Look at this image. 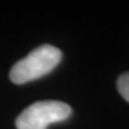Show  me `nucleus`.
Masks as SVG:
<instances>
[{
	"label": "nucleus",
	"mask_w": 129,
	"mask_h": 129,
	"mask_svg": "<svg viewBox=\"0 0 129 129\" xmlns=\"http://www.w3.org/2000/svg\"><path fill=\"white\" fill-rule=\"evenodd\" d=\"M61 59L62 53L59 48L50 44L40 46L13 64L10 71V79L17 85L34 81L50 73Z\"/></svg>",
	"instance_id": "obj_1"
},
{
	"label": "nucleus",
	"mask_w": 129,
	"mask_h": 129,
	"mask_svg": "<svg viewBox=\"0 0 129 129\" xmlns=\"http://www.w3.org/2000/svg\"><path fill=\"white\" fill-rule=\"evenodd\" d=\"M72 115V108L60 101H40L22 111L16 120L17 129H47Z\"/></svg>",
	"instance_id": "obj_2"
},
{
	"label": "nucleus",
	"mask_w": 129,
	"mask_h": 129,
	"mask_svg": "<svg viewBox=\"0 0 129 129\" xmlns=\"http://www.w3.org/2000/svg\"><path fill=\"white\" fill-rule=\"evenodd\" d=\"M117 90L122 98L129 103V72H124L117 79Z\"/></svg>",
	"instance_id": "obj_3"
}]
</instances>
